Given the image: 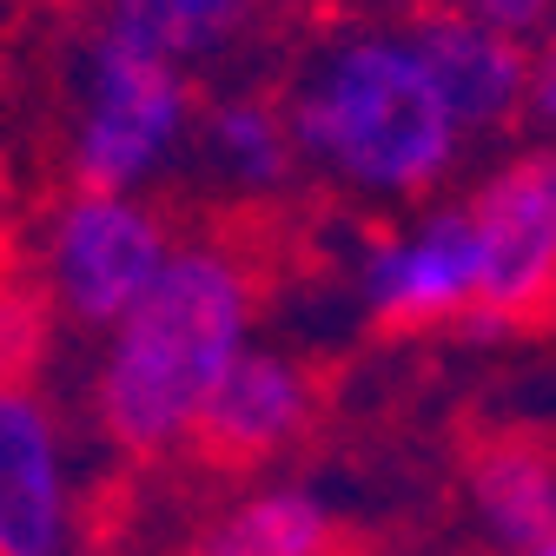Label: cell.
Returning <instances> with one entry per match:
<instances>
[{"instance_id": "1", "label": "cell", "mask_w": 556, "mask_h": 556, "mask_svg": "<svg viewBox=\"0 0 556 556\" xmlns=\"http://www.w3.org/2000/svg\"><path fill=\"white\" fill-rule=\"evenodd\" d=\"M258 344V265L226 232L173 239L166 265L126 318L93 338L80 378L87 438L113 457L160 464L192 431L226 371Z\"/></svg>"}, {"instance_id": "2", "label": "cell", "mask_w": 556, "mask_h": 556, "mask_svg": "<svg viewBox=\"0 0 556 556\" xmlns=\"http://www.w3.org/2000/svg\"><path fill=\"white\" fill-rule=\"evenodd\" d=\"M299 166L358 205H431L470 153L410 27H331L278 93Z\"/></svg>"}, {"instance_id": "3", "label": "cell", "mask_w": 556, "mask_h": 556, "mask_svg": "<svg viewBox=\"0 0 556 556\" xmlns=\"http://www.w3.org/2000/svg\"><path fill=\"white\" fill-rule=\"evenodd\" d=\"M199 80L179 66L87 34L74 60V113H66V173L87 192H139L173 179L192 160Z\"/></svg>"}, {"instance_id": "4", "label": "cell", "mask_w": 556, "mask_h": 556, "mask_svg": "<svg viewBox=\"0 0 556 556\" xmlns=\"http://www.w3.org/2000/svg\"><path fill=\"white\" fill-rule=\"evenodd\" d=\"M173 219L139 192H87L74 186L34 239V292L53 325L74 338H100L113 318L139 305L173 252Z\"/></svg>"}, {"instance_id": "5", "label": "cell", "mask_w": 556, "mask_h": 556, "mask_svg": "<svg viewBox=\"0 0 556 556\" xmlns=\"http://www.w3.org/2000/svg\"><path fill=\"white\" fill-rule=\"evenodd\" d=\"M93 470L80 417L40 378H0V556H87Z\"/></svg>"}, {"instance_id": "6", "label": "cell", "mask_w": 556, "mask_h": 556, "mask_svg": "<svg viewBox=\"0 0 556 556\" xmlns=\"http://www.w3.org/2000/svg\"><path fill=\"white\" fill-rule=\"evenodd\" d=\"M352 299L371 325L391 331H425V325H457L483 299V245L470 226L464 199H431L410 219L365 232L352 265Z\"/></svg>"}, {"instance_id": "7", "label": "cell", "mask_w": 556, "mask_h": 556, "mask_svg": "<svg viewBox=\"0 0 556 556\" xmlns=\"http://www.w3.org/2000/svg\"><path fill=\"white\" fill-rule=\"evenodd\" d=\"M470 226L483 245V299L504 325H523L556 305V139H530L470 192Z\"/></svg>"}, {"instance_id": "8", "label": "cell", "mask_w": 556, "mask_h": 556, "mask_svg": "<svg viewBox=\"0 0 556 556\" xmlns=\"http://www.w3.org/2000/svg\"><path fill=\"white\" fill-rule=\"evenodd\" d=\"M318 425V378L299 352L286 344H252V352L226 371V384L205 404L192 451L213 464H278L286 451H299Z\"/></svg>"}, {"instance_id": "9", "label": "cell", "mask_w": 556, "mask_h": 556, "mask_svg": "<svg viewBox=\"0 0 556 556\" xmlns=\"http://www.w3.org/2000/svg\"><path fill=\"white\" fill-rule=\"evenodd\" d=\"M186 166H199V179L232 205H271L305 179L286 106H278V93H258V87H226L213 100H199Z\"/></svg>"}, {"instance_id": "10", "label": "cell", "mask_w": 556, "mask_h": 556, "mask_svg": "<svg viewBox=\"0 0 556 556\" xmlns=\"http://www.w3.org/2000/svg\"><path fill=\"white\" fill-rule=\"evenodd\" d=\"M410 40L425 47L431 74L451 100V113L464 119L470 139H497L523 119V80H530V47L504 40L491 27H477L451 8H431L410 21Z\"/></svg>"}, {"instance_id": "11", "label": "cell", "mask_w": 556, "mask_h": 556, "mask_svg": "<svg viewBox=\"0 0 556 556\" xmlns=\"http://www.w3.org/2000/svg\"><path fill=\"white\" fill-rule=\"evenodd\" d=\"M265 21H271V0H93L87 34L119 40L132 53H153L179 66L186 80H199L239 47H252Z\"/></svg>"}, {"instance_id": "12", "label": "cell", "mask_w": 556, "mask_h": 556, "mask_svg": "<svg viewBox=\"0 0 556 556\" xmlns=\"http://www.w3.org/2000/svg\"><path fill=\"white\" fill-rule=\"evenodd\" d=\"M338 510L312 483H258L239 491L219 517H205L186 556H331Z\"/></svg>"}, {"instance_id": "13", "label": "cell", "mask_w": 556, "mask_h": 556, "mask_svg": "<svg viewBox=\"0 0 556 556\" xmlns=\"http://www.w3.org/2000/svg\"><path fill=\"white\" fill-rule=\"evenodd\" d=\"M464 504L497 549H523L556 530V451L536 438H497L464 464Z\"/></svg>"}, {"instance_id": "14", "label": "cell", "mask_w": 556, "mask_h": 556, "mask_svg": "<svg viewBox=\"0 0 556 556\" xmlns=\"http://www.w3.org/2000/svg\"><path fill=\"white\" fill-rule=\"evenodd\" d=\"M53 312L34 292V278H0V378H34L53 352Z\"/></svg>"}, {"instance_id": "15", "label": "cell", "mask_w": 556, "mask_h": 556, "mask_svg": "<svg viewBox=\"0 0 556 556\" xmlns=\"http://www.w3.org/2000/svg\"><path fill=\"white\" fill-rule=\"evenodd\" d=\"M444 8L477 21V27H491V34H504V40H523V47L556 21V0H444Z\"/></svg>"}, {"instance_id": "16", "label": "cell", "mask_w": 556, "mask_h": 556, "mask_svg": "<svg viewBox=\"0 0 556 556\" xmlns=\"http://www.w3.org/2000/svg\"><path fill=\"white\" fill-rule=\"evenodd\" d=\"M523 126L556 139V21L530 40V80H523Z\"/></svg>"}, {"instance_id": "17", "label": "cell", "mask_w": 556, "mask_h": 556, "mask_svg": "<svg viewBox=\"0 0 556 556\" xmlns=\"http://www.w3.org/2000/svg\"><path fill=\"white\" fill-rule=\"evenodd\" d=\"M497 556H556V530L536 536V543H523V549H497Z\"/></svg>"}]
</instances>
